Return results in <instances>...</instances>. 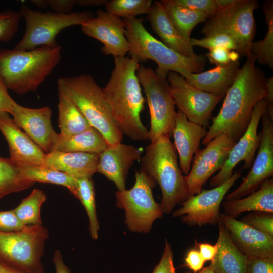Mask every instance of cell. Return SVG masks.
<instances>
[{
	"mask_svg": "<svg viewBox=\"0 0 273 273\" xmlns=\"http://www.w3.org/2000/svg\"><path fill=\"white\" fill-rule=\"evenodd\" d=\"M228 90L218 114L212 118L202 144L206 146L217 136L226 134L237 141L246 130L255 105L266 96L264 72L255 65L251 53Z\"/></svg>",
	"mask_w": 273,
	"mask_h": 273,
	"instance_id": "1",
	"label": "cell"
},
{
	"mask_svg": "<svg viewBox=\"0 0 273 273\" xmlns=\"http://www.w3.org/2000/svg\"><path fill=\"white\" fill-rule=\"evenodd\" d=\"M139 66L132 57L114 58V68L102 89L123 135L144 141L148 139L149 130L141 118L145 100L136 74Z\"/></svg>",
	"mask_w": 273,
	"mask_h": 273,
	"instance_id": "2",
	"label": "cell"
},
{
	"mask_svg": "<svg viewBox=\"0 0 273 273\" xmlns=\"http://www.w3.org/2000/svg\"><path fill=\"white\" fill-rule=\"evenodd\" d=\"M123 20L131 57L139 63L148 60L154 61L157 65L155 72L161 78L167 79L170 71L185 77L189 73H200L204 69L205 55L184 56L153 37L144 26L143 19L131 17Z\"/></svg>",
	"mask_w": 273,
	"mask_h": 273,
	"instance_id": "3",
	"label": "cell"
},
{
	"mask_svg": "<svg viewBox=\"0 0 273 273\" xmlns=\"http://www.w3.org/2000/svg\"><path fill=\"white\" fill-rule=\"evenodd\" d=\"M61 49H0V77L7 89L21 95L35 92L60 61Z\"/></svg>",
	"mask_w": 273,
	"mask_h": 273,
	"instance_id": "4",
	"label": "cell"
},
{
	"mask_svg": "<svg viewBox=\"0 0 273 273\" xmlns=\"http://www.w3.org/2000/svg\"><path fill=\"white\" fill-rule=\"evenodd\" d=\"M140 160V170L160 188L163 213H170L176 204L188 198V195L185 176L170 136L164 134L151 141Z\"/></svg>",
	"mask_w": 273,
	"mask_h": 273,
	"instance_id": "5",
	"label": "cell"
},
{
	"mask_svg": "<svg viewBox=\"0 0 273 273\" xmlns=\"http://www.w3.org/2000/svg\"><path fill=\"white\" fill-rule=\"evenodd\" d=\"M58 90L75 104L92 127L104 137L108 145L121 142L123 134L113 117L101 88L90 75L58 79Z\"/></svg>",
	"mask_w": 273,
	"mask_h": 273,
	"instance_id": "6",
	"label": "cell"
},
{
	"mask_svg": "<svg viewBox=\"0 0 273 273\" xmlns=\"http://www.w3.org/2000/svg\"><path fill=\"white\" fill-rule=\"evenodd\" d=\"M48 237V231L42 225L0 231V265L24 273H45L41 258Z\"/></svg>",
	"mask_w": 273,
	"mask_h": 273,
	"instance_id": "7",
	"label": "cell"
},
{
	"mask_svg": "<svg viewBox=\"0 0 273 273\" xmlns=\"http://www.w3.org/2000/svg\"><path fill=\"white\" fill-rule=\"evenodd\" d=\"M25 23V30L21 40L14 48L17 50H31L41 47L58 46L57 35L64 29L81 25L95 16L89 11L58 13L53 11L42 12L23 5L20 11Z\"/></svg>",
	"mask_w": 273,
	"mask_h": 273,
	"instance_id": "8",
	"label": "cell"
},
{
	"mask_svg": "<svg viewBox=\"0 0 273 273\" xmlns=\"http://www.w3.org/2000/svg\"><path fill=\"white\" fill-rule=\"evenodd\" d=\"M258 7L255 0H236L233 4L219 9L209 17L201 29L205 36L226 34L231 36L238 46L240 56L247 57L255 35L254 11Z\"/></svg>",
	"mask_w": 273,
	"mask_h": 273,
	"instance_id": "9",
	"label": "cell"
},
{
	"mask_svg": "<svg viewBox=\"0 0 273 273\" xmlns=\"http://www.w3.org/2000/svg\"><path fill=\"white\" fill-rule=\"evenodd\" d=\"M156 184L141 170L135 173V183L129 190L117 191V207L125 211V223L132 232L148 233L163 212L155 200L152 189Z\"/></svg>",
	"mask_w": 273,
	"mask_h": 273,
	"instance_id": "10",
	"label": "cell"
},
{
	"mask_svg": "<svg viewBox=\"0 0 273 273\" xmlns=\"http://www.w3.org/2000/svg\"><path fill=\"white\" fill-rule=\"evenodd\" d=\"M136 74L150 111L148 139L152 141L162 135L171 136L177 112L167 79L160 77L152 68L140 64Z\"/></svg>",
	"mask_w": 273,
	"mask_h": 273,
	"instance_id": "11",
	"label": "cell"
},
{
	"mask_svg": "<svg viewBox=\"0 0 273 273\" xmlns=\"http://www.w3.org/2000/svg\"><path fill=\"white\" fill-rule=\"evenodd\" d=\"M167 80L179 111L189 121L204 127L207 126L213 110L223 97L192 86L184 77L175 72H169Z\"/></svg>",
	"mask_w": 273,
	"mask_h": 273,
	"instance_id": "12",
	"label": "cell"
},
{
	"mask_svg": "<svg viewBox=\"0 0 273 273\" xmlns=\"http://www.w3.org/2000/svg\"><path fill=\"white\" fill-rule=\"evenodd\" d=\"M235 172L222 184L209 190H202L181 202L182 206L172 213V217L183 216V222L190 226L217 224L220 220L219 209L222 200L230 188L241 177Z\"/></svg>",
	"mask_w": 273,
	"mask_h": 273,
	"instance_id": "13",
	"label": "cell"
},
{
	"mask_svg": "<svg viewBox=\"0 0 273 273\" xmlns=\"http://www.w3.org/2000/svg\"><path fill=\"white\" fill-rule=\"evenodd\" d=\"M236 142L222 134L195 153L191 170L185 176L188 198L199 193L208 179L222 168Z\"/></svg>",
	"mask_w": 273,
	"mask_h": 273,
	"instance_id": "14",
	"label": "cell"
},
{
	"mask_svg": "<svg viewBox=\"0 0 273 273\" xmlns=\"http://www.w3.org/2000/svg\"><path fill=\"white\" fill-rule=\"evenodd\" d=\"M262 128L258 150L251 169L240 185L224 198L233 200L257 190L273 175V110L266 109L261 118Z\"/></svg>",
	"mask_w": 273,
	"mask_h": 273,
	"instance_id": "15",
	"label": "cell"
},
{
	"mask_svg": "<svg viewBox=\"0 0 273 273\" xmlns=\"http://www.w3.org/2000/svg\"><path fill=\"white\" fill-rule=\"evenodd\" d=\"M266 109L265 99L255 105L246 130L231 149L222 168L210 179V186L215 187L228 180L233 174L234 168L240 161H244L243 169L251 167L261 138V133H257L258 125Z\"/></svg>",
	"mask_w": 273,
	"mask_h": 273,
	"instance_id": "16",
	"label": "cell"
},
{
	"mask_svg": "<svg viewBox=\"0 0 273 273\" xmlns=\"http://www.w3.org/2000/svg\"><path fill=\"white\" fill-rule=\"evenodd\" d=\"M82 32L103 44L101 51L106 55L125 57L129 50L123 19L106 11L99 9L96 16L81 25Z\"/></svg>",
	"mask_w": 273,
	"mask_h": 273,
	"instance_id": "17",
	"label": "cell"
},
{
	"mask_svg": "<svg viewBox=\"0 0 273 273\" xmlns=\"http://www.w3.org/2000/svg\"><path fill=\"white\" fill-rule=\"evenodd\" d=\"M52 113L49 106L30 108L15 102L11 114L17 125L47 154L53 150L59 136L52 125Z\"/></svg>",
	"mask_w": 273,
	"mask_h": 273,
	"instance_id": "18",
	"label": "cell"
},
{
	"mask_svg": "<svg viewBox=\"0 0 273 273\" xmlns=\"http://www.w3.org/2000/svg\"><path fill=\"white\" fill-rule=\"evenodd\" d=\"M0 131L9 146V158L19 167L43 165L46 153L15 122L9 113H0Z\"/></svg>",
	"mask_w": 273,
	"mask_h": 273,
	"instance_id": "19",
	"label": "cell"
},
{
	"mask_svg": "<svg viewBox=\"0 0 273 273\" xmlns=\"http://www.w3.org/2000/svg\"><path fill=\"white\" fill-rule=\"evenodd\" d=\"M141 150L135 146L117 143L108 145L99 154L97 172L113 182L118 191L125 189L129 170L135 161L140 160Z\"/></svg>",
	"mask_w": 273,
	"mask_h": 273,
	"instance_id": "20",
	"label": "cell"
},
{
	"mask_svg": "<svg viewBox=\"0 0 273 273\" xmlns=\"http://www.w3.org/2000/svg\"><path fill=\"white\" fill-rule=\"evenodd\" d=\"M220 220L234 244L247 258H273V237L224 214H220Z\"/></svg>",
	"mask_w": 273,
	"mask_h": 273,
	"instance_id": "21",
	"label": "cell"
},
{
	"mask_svg": "<svg viewBox=\"0 0 273 273\" xmlns=\"http://www.w3.org/2000/svg\"><path fill=\"white\" fill-rule=\"evenodd\" d=\"M207 133L205 127L189 121L180 111L177 112L172 130L174 147L177 150L180 169L188 174L195 153L199 149L201 139Z\"/></svg>",
	"mask_w": 273,
	"mask_h": 273,
	"instance_id": "22",
	"label": "cell"
},
{
	"mask_svg": "<svg viewBox=\"0 0 273 273\" xmlns=\"http://www.w3.org/2000/svg\"><path fill=\"white\" fill-rule=\"evenodd\" d=\"M99 154L52 151L46 154L43 165L75 178H92L97 172Z\"/></svg>",
	"mask_w": 273,
	"mask_h": 273,
	"instance_id": "23",
	"label": "cell"
},
{
	"mask_svg": "<svg viewBox=\"0 0 273 273\" xmlns=\"http://www.w3.org/2000/svg\"><path fill=\"white\" fill-rule=\"evenodd\" d=\"M147 19L165 45L184 56L196 55L193 47L183 38L172 24L161 1L153 2Z\"/></svg>",
	"mask_w": 273,
	"mask_h": 273,
	"instance_id": "24",
	"label": "cell"
},
{
	"mask_svg": "<svg viewBox=\"0 0 273 273\" xmlns=\"http://www.w3.org/2000/svg\"><path fill=\"white\" fill-rule=\"evenodd\" d=\"M240 68L238 61L206 71L189 73L184 78L191 85L199 90L223 97L234 82Z\"/></svg>",
	"mask_w": 273,
	"mask_h": 273,
	"instance_id": "25",
	"label": "cell"
},
{
	"mask_svg": "<svg viewBox=\"0 0 273 273\" xmlns=\"http://www.w3.org/2000/svg\"><path fill=\"white\" fill-rule=\"evenodd\" d=\"M216 253L209 267L215 273H246L247 257L236 246L222 223H218Z\"/></svg>",
	"mask_w": 273,
	"mask_h": 273,
	"instance_id": "26",
	"label": "cell"
},
{
	"mask_svg": "<svg viewBox=\"0 0 273 273\" xmlns=\"http://www.w3.org/2000/svg\"><path fill=\"white\" fill-rule=\"evenodd\" d=\"M225 214L235 217L247 211L273 213V179L264 181L256 191L245 198L225 200L222 203Z\"/></svg>",
	"mask_w": 273,
	"mask_h": 273,
	"instance_id": "27",
	"label": "cell"
},
{
	"mask_svg": "<svg viewBox=\"0 0 273 273\" xmlns=\"http://www.w3.org/2000/svg\"><path fill=\"white\" fill-rule=\"evenodd\" d=\"M58 138L64 139L85 131L92 126L80 110L61 91L58 90Z\"/></svg>",
	"mask_w": 273,
	"mask_h": 273,
	"instance_id": "28",
	"label": "cell"
},
{
	"mask_svg": "<svg viewBox=\"0 0 273 273\" xmlns=\"http://www.w3.org/2000/svg\"><path fill=\"white\" fill-rule=\"evenodd\" d=\"M108 145L103 135L97 129L91 127L66 139L58 138L52 151L100 154Z\"/></svg>",
	"mask_w": 273,
	"mask_h": 273,
	"instance_id": "29",
	"label": "cell"
},
{
	"mask_svg": "<svg viewBox=\"0 0 273 273\" xmlns=\"http://www.w3.org/2000/svg\"><path fill=\"white\" fill-rule=\"evenodd\" d=\"M161 2L178 33L189 43L193 28L196 25L205 21L209 18L207 14L178 5L173 0H164L161 1Z\"/></svg>",
	"mask_w": 273,
	"mask_h": 273,
	"instance_id": "30",
	"label": "cell"
},
{
	"mask_svg": "<svg viewBox=\"0 0 273 273\" xmlns=\"http://www.w3.org/2000/svg\"><path fill=\"white\" fill-rule=\"evenodd\" d=\"M22 179L26 181L47 183L67 188L76 198V179L44 165L19 167Z\"/></svg>",
	"mask_w": 273,
	"mask_h": 273,
	"instance_id": "31",
	"label": "cell"
},
{
	"mask_svg": "<svg viewBox=\"0 0 273 273\" xmlns=\"http://www.w3.org/2000/svg\"><path fill=\"white\" fill-rule=\"evenodd\" d=\"M47 199L45 193L35 189L23 199L13 211L23 225H42L41 208Z\"/></svg>",
	"mask_w": 273,
	"mask_h": 273,
	"instance_id": "32",
	"label": "cell"
},
{
	"mask_svg": "<svg viewBox=\"0 0 273 273\" xmlns=\"http://www.w3.org/2000/svg\"><path fill=\"white\" fill-rule=\"evenodd\" d=\"M263 10L268 30L263 40L253 42L251 52L261 64L273 68V1L265 2Z\"/></svg>",
	"mask_w": 273,
	"mask_h": 273,
	"instance_id": "33",
	"label": "cell"
},
{
	"mask_svg": "<svg viewBox=\"0 0 273 273\" xmlns=\"http://www.w3.org/2000/svg\"><path fill=\"white\" fill-rule=\"evenodd\" d=\"M34 184L22 179L19 166L9 158L0 157V200L10 194L27 189Z\"/></svg>",
	"mask_w": 273,
	"mask_h": 273,
	"instance_id": "34",
	"label": "cell"
},
{
	"mask_svg": "<svg viewBox=\"0 0 273 273\" xmlns=\"http://www.w3.org/2000/svg\"><path fill=\"white\" fill-rule=\"evenodd\" d=\"M77 196L84 207L89 221V232L93 239L98 237L99 224L96 212L95 194L92 178L76 179Z\"/></svg>",
	"mask_w": 273,
	"mask_h": 273,
	"instance_id": "35",
	"label": "cell"
},
{
	"mask_svg": "<svg viewBox=\"0 0 273 273\" xmlns=\"http://www.w3.org/2000/svg\"><path fill=\"white\" fill-rule=\"evenodd\" d=\"M151 0H112L105 5L106 11L118 17H136L149 12L152 5Z\"/></svg>",
	"mask_w": 273,
	"mask_h": 273,
	"instance_id": "36",
	"label": "cell"
},
{
	"mask_svg": "<svg viewBox=\"0 0 273 273\" xmlns=\"http://www.w3.org/2000/svg\"><path fill=\"white\" fill-rule=\"evenodd\" d=\"M21 18L20 12L7 10L0 12V42L7 43L13 38Z\"/></svg>",
	"mask_w": 273,
	"mask_h": 273,
	"instance_id": "37",
	"label": "cell"
},
{
	"mask_svg": "<svg viewBox=\"0 0 273 273\" xmlns=\"http://www.w3.org/2000/svg\"><path fill=\"white\" fill-rule=\"evenodd\" d=\"M190 43L193 47L197 46L209 50L223 47L237 52L238 51V46L235 40L230 35L223 33L205 36L200 39L191 38Z\"/></svg>",
	"mask_w": 273,
	"mask_h": 273,
	"instance_id": "38",
	"label": "cell"
},
{
	"mask_svg": "<svg viewBox=\"0 0 273 273\" xmlns=\"http://www.w3.org/2000/svg\"><path fill=\"white\" fill-rule=\"evenodd\" d=\"M241 221L273 237V213L255 212L242 217Z\"/></svg>",
	"mask_w": 273,
	"mask_h": 273,
	"instance_id": "39",
	"label": "cell"
},
{
	"mask_svg": "<svg viewBox=\"0 0 273 273\" xmlns=\"http://www.w3.org/2000/svg\"><path fill=\"white\" fill-rule=\"evenodd\" d=\"M205 56L211 63L216 66H220L238 61L240 55L235 51L218 47L209 50Z\"/></svg>",
	"mask_w": 273,
	"mask_h": 273,
	"instance_id": "40",
	"label": "cell"
},
{
	"mask_svg": "<svg viewBox=\"0 0 273 273\" xmlns=\"http://www.w3.org/2000/svg\"><path fill=\"white\" fill-rule=\"evenodd\" d=\"M178 5L210 17L219 9L215 0H173Z\"/></svg>",
	"mask_w": 273,
	"mask_h": 273,
	"instance_id": "41",
	"label": "cell"
},
{
	"mask_svg": "<svg viewBox=\"0 0 273 273\" xmlns=\"http://www.w3.org/2000/svg\"><path fill=\"white\" fill-rule=\"evenodd\" d=\"M152 273H176L171 246L166 239L162 255Z\"/></svg>",
	"mask_w": 273,
	"mask_h": 273,
	"instance_id": "42",
	"label": "cell"
},
{
	"mask_svg": "<svg viewBox=\"0 0 273 273\" xmlns=\"http://www.w3.org/2000/svg\"><path fill=\"white\" fill-rule=\"evenodd\" d=\"M246 273H273V258H247Z\"/></svg>",
	"mask_w": 273,
	"mask_h": 273,
	"instance_id": "43",
	"label": "cell"
},
{
	"mask_svg": "<svg viewBox=\"0 0 273 273\" xmlns=\"http://www.w3.org/2000/svg\"><path fill=\"white\" fill-rule=\"evenodd\" d=\"M23 225L15 215L13 209L0 211V231L5 232L18 231Z\"/></svg>",
	"mask_w": 273,
	"mask_h": 273,
	"instance_id": "44",
	"label": "cell"
},
{
	"mask_svg": "<svg viewBox=\"0 0 273 273\" xmlns=\"http://www.w3.org/2000/svg\"><path fill=\"white\" fill-rule=\"evenodd\" d=\"M205 262L200 252L196 249L190 250L185 258V265L193 272L201 270Z\"/></svg>",
	"mask_w": 273,
	"mask_h": 273,
	"instance_id": "45",
	"label": "cell"
},
{
	"mask_svg": "<svg viewBox=\"0 0 273 273\" xmlns=\"http://www.w3.org/2000/svg\"><path fill=\"white\" fill-rule=\"evenodd\" d=\"M8 90L0 77V113L6 112L11 114L16 102L10 96Z\"/></svg>",
	"mask_w": 273,
	"mask_h": 273,
	"instance_id": "46",
	"label": "cell"
},
{
	"mask_svg": "<svg viewBox=\"0 0 273 273\" xmlns=\"http://www.w3.org/2000/svg\"><path fill=\"white\" fill-rule=\"evenodd\" d=\"M48 6L53 12L58 13H71L76 5L75 0H47Z\"/></svg>",
	"mask_w": 273,
	"mask_h": 273,
	"instance_id": "47",
	"label": "cell"
},
{
	"mask_svg": "<svg viewBox=\"0 0 273 273\" xmlns=\"http://www.w3.org/2000/svg\"><path fill=\"white\" fill-rule=\"evenodd\" d=\"M52 261L55 268L56 273H71L69 268L64 262L63 256L60 250H56L54 251Z\"/></svg>",
	"mask_w": 273,
	"mask_h": 273,
	"instance_id": "48",
	"label": "cell"
},
{
	"mask_svg": "<svg viewBox=\"0 0 273 273\" xmlns=\"http://www.w3.org/2000/svg\"><path fill=\"white\" fill-rule=\"evenodd\" d=\"M197 245L199 249V251L205 261H211L217 251L216 245L208 243H199Z\"/></svg>",
	"mask_w": 273,
	"mask_h": 273,
	"instance_id": "49",
	"label": "cell"
},
{
	"mask_svg": "<svg viewBox=\"0 0 273 273\" xmlns=\"http://www.w3.org/2000/svg\"><path fill=\"white\" fill-rule=\"evenodd\" d=\"M266 96L264 99L268 108H273V77L266 79Z\"/></svg>",
	"mask_w": 273,
	"mask_h": 273,
	"instance_id": "50",
	"label": "cell"
},
{
	"mask_svg": "<svg viewBox=\"0 0 273 273\" xmlns=\"http://www.w3.org/2000/svg\"><path fill=\"white\" fill-rule=\"evenodd\" d=\"M107 0H75V4L80 6H99L106 4Z\"/></svg>",
	"mask_w": 273,
	"mask_h": 273,
	"instance_id": "51",
	"label": "cell"
},
{
	"mask_svg": "<svg viewBox=\"0 0 273 273\" xmlns=\"http://www.w3.org/2000/svg\"><path fill=\"white\" fill-rule=\"evenodd\" d=\"M215 1L219 9H220L228 7L233 4L236 2V0H215Z\"/></svg>",
	"mask_w": 273,
	"mask_h": 273,
	"instance_id": "52",
	"label": "cell"
},
{
	"mask_svg": "<svg viewBox=\"0 0 273 273\" xmlns=\"http://www.w3.org/2000/svg\"><path fill=\"white\" fill-rule=\"evenodd\" d=\"M31 2L39 8H46L48 6V1L46 0H34Z\"/></svg>",
	"mask_w": 273,
	"mask_h": 273,
	"instance_id": "53",
	"label": "cell"
},
{
	"mask_svg": "<svg viewBox=\"0 0 273 273\" xmlns=\"http://www.w3.org/2000/svg\"><path fill=\"white\" fill-rule=\"evenodd\" d=\"M0 273H24L19 270L7 267L2 266L0 269Z\"/></svg>",
	"mask_w": 273,
	"mask_h": 273,
	"instance_id": "54",
	"label": "cell"
},
{
	"mask_svg": "<svg viewBox=\"0 0 273 273\" xmlns=\"http://www.w3.org/2000/svg\"><path fill=\"white\" fill-rule=\"evenodd\" d=\"M185 273H215L213 271L209 266L203 267L201 270L197 272H192L190 271H187Z\"/></svg>",
	"mask_w": 273,
	"mask_h": 273,
	"instance_id": "55",
	"label": "cell"
},
{
	"mask_svg": "<svg viewBox=\"0 0 273 273\" xmlns=\"http://www.w3.org/2000/svg\"><path fill=\"white\" fill-rule=\"evenodd\" d=\"M1 268H2V266L0 265V269H1Z\"/></svg>",
	"mask_w": 273,
	"mask_h": 273,
	"instance_id": "56",
	"label": "cell"
}]
</instances>
